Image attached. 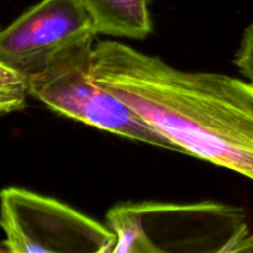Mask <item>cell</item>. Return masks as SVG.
Listing matches in <instances>:
<instances>
[{
  "instance_id": "10",
  "label": "cell",
  "mask_w": 253,
  "mask_h": 253,
  "mask_svg": "<svg viewBox=\"0 0 253 253\" xmlns=\"http://www.w3.org/2000/svg\"><path fill=\"white\" fill-rule=\"evenodd\" d=\"M236 252H253V232L245 237L244 241L237 247Z\"/></svg>"
},
{
  "instance_id": "12",
  "label": "cell",
  "mask_w": 253,
  "mask_h": 253,
  "mask_svg": "<svg viewBox=\"0 0 253 253\" xmlns=\"http://www.w3.org/2000/svg\"><path fill=\"white\" fill-rule=\"evenodd\" d=\"M0 30H1V29H0Z\"/></svg>"
},
{
  "instance_id": "3",
  "label": "cell",
  "mask_w": 253,
  "mask_h": 253,
  "mask_svg": "<svg viewBox=\"0 0 253 253\" xmlns=\"http://www.w3.org/2000/svg\"><path fill=\"white\" fill-rule=\"evenodd\" d=\"M89 35L59 51L39 73L27 77L29 95L61 115L147 145L178 151L136 111L95 83L90 76Z\"/></svg>"
},
{
  "instance_id": "1",
  "label": "cell",
  "mask_w": 253,
  "mask_h": 253,
  "mask_svg": "<svg viewBox=\"0 0 253 253\" xmlns=\"http://www.w3.org/2000/svg\"><path fill=\"white\" fill-rule=\"evenodd\" d=\"M91 79L180 153L253 180V83L185 72L116 41L94 46Z\"/></svg>"
},
{
  "instance_id": "5",
  "label": "cell",
  "mask_w": 253,
  "mask_h": 253,
  "mask_svg": "<svg viewBox=\"0 0 253 253\" xmlns=\"http://www.w3.org/2000/svg\"><path fill=\"white\" fill-rule=\"evenodd\" d=\"M95 35L79 0H41L0 30V61L30 77L44 68L59 51Z\"/></svg>"
},
{
  "instance_id": "2",
  "label": "cell",
  "mask_w": 253,
  "mask_h": 253,
  "mask_svg": "<svg viewBox=\"0 0 253 253\" xmlns=\"http://www.w3.org/2000/svg\"><path fill=\"white\" fill-rule=\"evenodd\" d=\"M106 225L115 234L113 253H235L250 234L239 207L141 202L111 208Z\"/></svg>"
},
{
  "instance_id": "11",
  "label": "cell",
  "mask_w": 253,
  "mask_h": 253,
  "mask_svg": "<svg viewBox=\"0 0 253 253\" xmlns=\"http://www.w3.org/2000/svg\"><path fill=\"white\" fill-rule=\"evenodd\" d=\"M0 252H7L6 247H5V245H4V244H2L1 246H0Z\"/></svg>"
},
{
  "instance_id": "6",
  "label": "cell",
  "mask_w": 253,
  "mask_h": 253,
  "mask_svg": "<svg viewBox=\"0 0 253 253\" xmlns=\"http://www.w3.org/2000/svg\"><path fill=\"white\" fill-rule=\"evenodd\" d=\"M96 35L146 39L152 32L151 0H79Z\"/></svg>"
},
{
  "instance_id": "8",
  "label": "cell",
  "mask_w": 253,
  "mask_h": 253,
  "mask_svg": "<svg viewBox=\"0 0 253 253\" xmlns=\"http://www.w3.org/2000/svg\"><path fill=\"white\" fill-rule=\"evenodd\" d=\"M0 93L27 94L26 77L12 67L0 61Z\"/></svg>"
},
{
  "instance_id": "9",
  "label": "cell",
  "mask_w": 253,
  "mask_h": 253,
  "mask_svg": "<svg viewBox=\"0 0 253 253\" xmlns=\"http://www.w3.org/2000/svg\"><path fill=\"white\" fill-rule=\"evenodd\" d=\"M27 94L0 93V115L21 110L26 105Z\"/></svg>"
},
{
  "instance_id": "4",
  "label": "cell",
  "mask_w": 253,
  "mask_h": 253,
  "mask_svg": "<svg viewBox=\"0 0 253 253\" xmlns=\"http://www.w3.org/2000/svg\"><path fill=\"white\" fill-rule=\"evenodd\" d=\"M2 244L12 253H113L116 236L69 205L24 188L0 192Z\"/></svg>"
},
{
  "instance_id": "7",
  "label": "cell",
  "mask_w": 253,
  "mask_h": 253,
  "mask_svg": "<svg viewBox=\"0 0 253 253\" xmlns=\"http://www.w3.org/2000/svg\"><path fill=\"white\" fill-rule=\"evenodd\" d=\"M234 63L239 68L240 73L253 83V20L245 29Z\"/></svg>"
}]
</instances>
